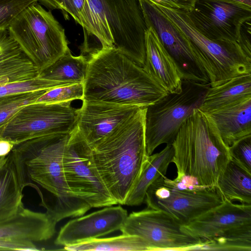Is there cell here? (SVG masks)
Returning <instances> with one entry per match:
<instances>
[{"mask_svg": "<svg viewBox=\"0 0 251 251\" xmlns=\"http://www.w3.org/2000/svg\"><path fill=\"white\" fill-rule=\"evenodd\" d=\"M64 250L70 251H150L146 242L141 237L128 234L107 238H97L81 243L64 246Z\"/></svg>", "mask_w": 251, "mask_h": 251, "instance_id": "cell-27", "label": "cell"}, {"mask_svg": "<svg viewBox=\"0 0 251 251\" xmlns=\"http://www.w3.org/2000/svg\"><path fill=\"white\" fill-rule=\"evenodd\" d=\"M251 98V74L231 78L225 83L208 88L199 109L210 113L229 107Z\"/></svg>", "mask_w": 251, "mask_h": 251, "instance_id": "cell-23", "label": "cell"}, {"mask_svg": "<svg viewBox=\"0 0 251 251\" xmlns=\"http://www.w3.org/2000/svg\"><path fill=\"white\" fill-rule=\"evenodd\" d=\"M207 114L228 147L235 141L251 135V98Z\"/></svg>", "mask_w": 251, "mask_h": 251, "instance_id": "cell-22", "label": "cell"}, {"mask_svg": "<svg viewBox=\"0 0 251 251\" xmlns=\"http://www.w3.org/2000/svg\"><path fill=\"white\" fill-rule=\"evenodd\" d=\"M23 189L11 151L0 159V222L9 220L24 209Z\"/></svg>", "mask_w": 251, "mask_h": 251, "instance_id": "cell-21", "label": "cell"}, {"mask_svg": "<svg viewBox=\"0 0 251 251\" xmlns=\"http://www.w3.org/2000/svg\"><path fill=\"white\" fill-rule=\"evenodd\" d=\"M128 215L119 205L106 206L71 220L59 230L54 241L57 246H69L100 238L120 230Z\"/></svg>", "mask_w": 251, "mask_h": 251, "instance_id": "cell-17", "label": "cell"}, {"mask_svg": "<svg viewBox=\"0 0 251 251\" xmlns=\"http://www.w3.org/2000/svg\"><path fill=\"white\" fill-rule=\"evenodd\" d=\"M154 3L191 41L207 74L211 87L236 76L251 74V57L239 43L209 39L196 29L187 12Z\"/></svg>", "mask_w": 251, "mask_h": 251, "instance_id": "cell-6", "label": "cell"}, {"mask_svg": "<svg viewBox=\"0 0 251 251\" xmlns=\"http://www.w3.org/2000/svg\"><path fill=\"white\" fill-rule=\"evenodd\" d=\"M69 15L83 28L88 25L89 13L86 0H68Z\"/></svg>", "mask_w": 251, "mask_h": 251, "instance_id": "cell-33", "label": "cell"}, {"mask_svg": "<svg viewBox=\"0 0 251 251\" xmlns=\"http://www.w3.org/2000/svg\"><path fill=\"white\" fill-rule=\"evenodd\" d=\"M70 84L44 79L38 76L27 80L11 82L0 86V97L47 90Z\"/></svg>", "mask_w": 251, "mask_h": 251, "instance_id": "cell-30", "label": "cell"}, {"mask_svg": "<svg viewBox=\"0 0 251 251\" xmlns=\"http://www.w3.org/2000/svg\"><path fill=\"white\" fill-rule=\"evenodd\" d=\"M71 133L29 139L14 144L11 151L22 187H32L38 193L43 190L40 205L57 223L92 208L71 191L65 178L62 160Z\"/></svg>", "mask_w": 251, "mask_h": 251, "instance_id": "cell-1", "label": "cell"}, {"mask_svg": "<svg viewBox=\"0 0 251 251\" xmlns=\"http://www.w3.org/2000/svg\"><path fill=\"white\" fill-rule=\"evenodd\" d=\"M161 5L173 9L181 10L187 13L195 7L196 0H151Z\"/></svg>", "mask_w": 251, "mask_h": 251, "instance_id": "cell-35", "label": "cell"}, {"mask_svg": "<svg viewBox=\"0 0 251 251\" xmlns=\"http://www.w3.org/2000/svg\"><path fill=\"white\" fill-rule=\"evenodd\" d=\"M228 149L231 159L251 173V135L235 141Z\"/></svg>", "mask_w": 251, "mask_h": 251, "instance_id": "cell-32", "label": "cell"}, {"mask_svg": "<svg viewBox=\"0 0 251 251\" xmlns=\"http://www.w3.org/2000/svg\"><path fill=\"white\" fill-rule=\"evenodd\" d=\"M70 103L25 105L0 129V138L15 144L39 136L71 133L77 126L79 109Z\"/></svg>", "mask_w": 251, "mask_h": 251, "instance_id": "cell-11", "label": "cell"}, {"mask_svg": "<svg viewBox=\"0 0 251 251\" xmlns=\"http://www.w3.org/2000/svg\"><path fill=\"white\" fill-rule=\"evenodd\" d=\"M39 73L8 29L0 31V86L36 78Z\"/></svg>", "mask_w": 251, "mask_h": 251, "instance_id": "cell-20", "label": "cell"}, {"mask_svg": "<svg viewBox=\"0 0 251 251\" xmlns=\"http://www.w3.org/2000/svg\"><path fill=\"white\" fill-rule=\"evenodd\" d=\"M8 30L40 72L69 49L64 28L38 2L24 10L11 23Z\"/></svg>", "mask_w": 251, "mask_h": 251, "instance_id": "cell-7", "label": "cell"}, {"mask_svg": "<svg viewBox=\"0 0 251 251\" xmlns=\"http://www.w3.org/2000/svg\"><path fill=\"white\" fill-rule=\"evenodd\" d=\"M2 158V157H0V159L1 158Z\"/></svg>", "mask_w": 251, "mask_h": 251, "instance_id": "cell-40", "label": "cell"}, {"mask_svg": "<svg viewBox=\"0 0 251 251\" xmlns=\"http://www.w3.org/2000/svg\"><path fill=\"white\" fill-rule=\"evenodd\" d=\"M184 226L203 242L234 238L251 229V204L223 200Z\"/></svg>", "mask_w": 251, "mask_h": 251, "instance_id": "cell-15", "label": "cell"}, {"mask_svg": "<svg viewBox=\"0 0 251 251\" xmlns=\"http://www.w3.org/2000/svg\"><path fill=\"white\" fill-rule=\"evenodd\" d=\"M174 154L172 145H166L159 152L148 156L125 205L137 206L144 202L149 186L157 178L165 176L170 164L172 163Z\"/></svg>", "mask_w": 251, "mask_h": 251, "instance_id": "cell-24", "label": "cell"}, {"mask_svg": "<svg viewBox=\"0 0 251 251\" xmlns=\"http://www.w3.org/2000/svg\"><path fill=\"white\" fill-rule=\"evenodd\" d=\"M146 26H151L173 59L183 79L209 84L206 72L197 56L193 45L151 0H138Z\"/></svg>", "mask_w": 251, "mask_h": 251, "instance_id": "cell-14", "label": "cell"}, {"mask_svg": "<svg viewBox=\"0 0 251 251\" xmlns=\"http://www.w3.org/2000/svg\"><path fill=\"white\" fill-rule=\"evenodd\" d=\"M91 149L77 127L71 133L62 160L65 178L71 191L91 207L117 204L93 169Z\"/></svg>", "mask_w": 251, "mask_h": 251, "instance_id": "cell-13", "label": "cell"}, {"mask_svg": "<svg viewBox=\"0 0 251 251\" xmlns=\"http://www.w3.org/2000/svg\"><path fill=\"white\" fill-rule=\"evenodd\" d=\"M216 188L223 200L251 204V173L231 159L218 177Z\"/></svg>", "mask_w": 251, "mask_h": 251, "instance_id": "cell-25", "label": "cell"}, {"mask_svg": "<svg viewBox=\"0 0 251 251\" xmlns=\"http://www.w3.org/2000/svg\"><path fill=\"white\" fill-rule=\"evenodd\" d=\"M57 223L46 212L24 208L14 217L0 222V238L27 240L33 242L51 238Z\"/></svg>", "mask_w": 251, "mask_h": 251, "instance_id": "cell-19", "label": "cell"}, {"mask_svg": "<svg viewBox=\"0 0 251 251\" xmlns=\"http://www.w3.org/2000/svg\"><path fill=\"white\" fill-rule=\"evenodd\" d=\"M241 2L245 5L251 6V0H234Z\"/></svg>", "mask_w": 251, "mask_h": 251, "instance_id": "cell-38", "label": "cell"}, {"mask_svg": "<svg viewBox=\"0 0 251 251\" xmlns=\"http://www.w3.org/2000/svg\"><path fill=\"white\" fill-rule=\"evenodd\" d=\"M176 181L216 188L218 177L231 159L213 120L199 108L183 122L172 143Z\"/></svg>", "mask_w": 251, "mask_h": 251, "instance_id": "cell-4", "label": "cell"}, {"mask_svg": "<svg viewBox=\"0 0 251 251\" xmlns=\"http://www.w3.org/2000/svg\"><path fill=\"white\" fill-rule=\"evenodd\" d=\"M42 5L49 10H61L64 18L69 19L68 0H42Z\"/></svg>", "mask_w": 251, "mask_h": 251, "instance_id": "cell-36", "label": "cell"}, {"mask_svg": "<svg viewBox=\"0 0 251 251\" xmlns=\"http://www.w3.org/2000/svg\"><path fill=\"white\" fill-rule=\"evenodd\" d=\"M34 242L12 238H0V251H38Z\"/></svg>", "mask_w": 251, "mask_h": 251, "instance_id": "cell-34", "label": "cell"}, {"mask_svg": "<svg viewBox=\"0 0 251 251\" xmlns=\"http://www.w3.org/2000/svg\"><path fill=\"white\" fill-rule=\"evenodd\" d=\"M146 107L89 146L92 166L117 204L125 205L148 157L145 138Z\"/></svg>", "mask_w": 251, "mask_h": 251, "instance_id": "cell-3", "label": "cell"}, {"mask_svg": "<svg viewBox=\"0 0 251 251\" xmlns=\"http://www.w3.org/2000/svg\"><path fill=\"white\" fill-rule=\"evenodd\" d=\"M145 32L144 70L168 93L181 90L182 78L176 66L151 25Z\"/></svg>", "mask_w": 251, "mask_h": 251, "instance_id": "cell-18", "label": "cell"}, {"mask_svg": "<svg viewBox=\"0 0 251 251\" xmlns=\"http://www.w3.org/2000/svg\"><path fill=\"white\" fill-rule=\"evenodd\" d=\"M46 91L40 90L0 97V129L21 108L35 102Z\"/></svg>", "mask_w": 251, "mask_h": 251, "instance_id": "cell-28", "label": "cell"}, {"mask_svg": "<svg viewBox=\"0 0 251 251\" xmlns=\"http://www.w3.org/2000/svg\"><path fill=\"white\" fill-rule=\"evenodd\" d=\"M196 29L209 39L239 43L251 57V6L234 0H196L187 13Z\"/></svg>", "mask_w": 251, "mask_h": 251, "instance_id": "cell-10", "label": "cell"}, {"mask_svg": "<svg viewBox=\"0 0 251 251\" xmlns=\"http://www.w3.org/2000/svg\"><path fill=\"white\" fill-rule=\"evenodd\" d=\"M120 230L142 238L150 251H192L203 242L169 213L150 208L128 215Z\"/></svg>", "mask_w": 251, "mask_h": 251, "instance_id": "cell-12", "label": "cell"}, {"mask_svg": "<svg viewBox=\"0 0 251 251\" xmlns=\"http://www.w3.org/2000/svg\"><path fill=\"white\" fill-rule=\"evenodd\" d=\"M90 16L89 35L101 48H114L136 64L145 61L147 29L138 0H86Z\"/></svg>", "mask_w": 251, "mask_h": 251, "instance_id": "cell-5", "label": "cell"}, {"mask_svg": "<svg viewBox=\"0 0 251 251\" xmlns=\"http://www.w3.org/2000/svg\"><path fill=\"white\" fill-rule=\"evenodd\" d=\"M223 201L216 188L188 185L163 176L149 186L144 201L148 208L164 211L185 226Z\"/></svg>", "mask_w": 251, "mask_h": 251, "instance_id": "cell-9", "label": "cell"}, {"mask_svg": "<svg viewBox=\"0 0 251 251\" xmlns=\"http://www.w3.org/2000/svg\"><path fill=\"white\" fill-rule=\"evenodd\" d=\"M38 1L42 4V0H38Z\"/></svg>", "mask_w": 251, "mask_h": 251, "instance_id": "cell-39", "label": "cell"}, {"mask_svg": "<svg viewBox=\"0 0 251 251\" xmlns=\"http://www.w3.org/2000/svg\"><path fill=\"white\" fill-rule=\"evenodd\" d=\"M88 64L87 57L82 54L74 56L69 49L55 61L41 70L38 77L60 82L83 83Z\"/></svg>", "mask_w": 251, "mask_h": 251, "instance_id": "cell-26", "label": "cell"}, {"mask_svg": "<svg viewBox=\"0 0 251 251\" xmlns=\"http://www.w3.org/2000/svg\"><path fill=\"white\" fill-rule=\"evenodd\" d=\"M83 86V100L138 106L152 104L168 93L143 68L114 48L90 53Z\"/></svg>", "mask_w": 251, "mask_h": 251, "instance_id": "cell-2", "label": "cell"}, {"mask_svg": "<svg viewBox=\"0 0 251 251\" xmlns=\"http://www.w3.org/2000/svg\"><path fill=\"white\" fill-rule=\"evenodd\" d=\"M38 0H0V31L8 29L13 20L26 7Z\"/></svg>", "mask_w": 251, "mask_h": 251, "instance_id": "cell-31", "label": "cell"}, {"mask_svg": "<svg viewBox=\"0 0 251 251\" xmlns=\"http://www.w3.org/2000/svg\"><path fill=\"white\" fill-rule=\"evenodd\" d=\"M14 145L13 143L0 138V157L8 155L12 151Z\"/></svg>", "mask_w": 251, "mask_h": 251, "instance_id": "cell-37", "label": "cell"}, {"mask_svg": "<svg viewBox=\"0 0 251 251\" xmlns=\"http://www.w3.org/2000/svg\"><path fill=\"white\" fill-rule=\"evenodd\" d=\"M84 86L83 83H77L55 87L46 90L35 102L58 103L71 102L75 100H83Z\"/></svg>", "mask_w": 251, "mask_h": 251, "instance_id": "cell-29", "label": "cell"}, {"mask_svg": "<svg viewBox=\"0 0 251 251\" xmlns=\"http://www.w3.org/2000/svg\"><path fill=\"white\" fill-rule=\"evenodd\" d=\"M142 107L83 100L77 129L91 147L107 136Z\"/></svg>", "mask_w": 251, "mask_h": 251, "instance_id": "cell-16", "label": "cell"}, {"mask_svg": "<svg viewBox=\"0 0 251 251\" xmlns=\"http://www.w3.org/2000/svg\"><path fill=\"white\" fill-rule=\"evenodd\" d=\"M210 86L183 79L179 92L168 93L146 107L145 138L148 156L161 144H172L183 122L201 105Z\"/></svg>", "mask_w": 251, "mask_h": 251, "instance_id": "cell-8", "label": "cell"}]
</instances>
